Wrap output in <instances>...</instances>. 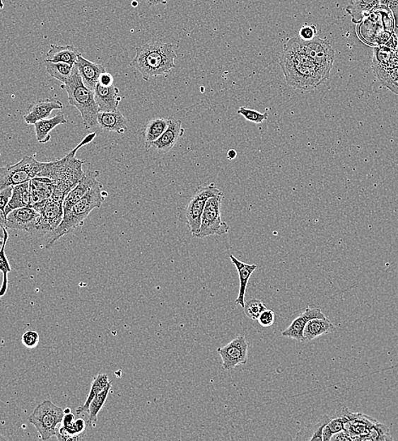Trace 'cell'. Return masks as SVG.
<instances>
[{
	"mask_svg": "<svg viewBox=\"0 0 398 441\" xmlns=\"http://www.w3.org/2000/svg\"><path fill=\"white\" fill-rule=\"evenodd\" d=\"M169 123L170 118H153L147 122L143 130V138L146 151L152 148L153 144L164 134Z\"/></svg>",
	"mask_w": 398,
	"mask_h": 441,
	"instance_id": "27",
	"label": "cell"
},
{
	"mask_svg": "<svg viewBox=\"0 0 398 441\" xmlns=\"http://www.w3.org/2000/svg\"><path fill=\"white\" fill-rule=\"evenodd\" d=\"M348 421L344 413V406L342 408V413L337 417L329 419L327 425L324 426L323 430V441L331 440L332 435L344 430L345 423Z\"/></svg>",
	"mask_w": 398,
	"mask_h": 441,
	"instance_id": "37",
	"label": "cell"
},
{
	"mask_svg": "<svg viewBox=\"0 0 398 441\" xmlns=\"http://www.w3.org/2000/svg\"><path fill=\"white\" fill-rule=\"evenodd\" d=\"M184 134H185V130L182 127L181 120L170 118L168 127L160 138L153 144L152 147L156 148L160 153L169 152Z\"/></svg>",
	"mask_w": 398,
	"mask_h": 441,
	"instance_id": "19",
	"label": "cell"
},
{
	"mask_svg": "<svg viewBox=\"0 0 398 441\" xmlns=\"http://www.w3.org/2000/svg\"><path fill=\"white\" fill-rule=\"evenodd\" d=\"M75 65L78 67L79 74L86 86L93 91L98 83V79H100V75L106 71L105 67L88 61L81 54Z\"/></svg>",
	"mask_w": 398,
	"mask_h": 441,
	"instance_id": "22",
	"label": "cell"
},
{
	"mask_svg": "<svg viewBox=\"0 0 398 441\" xmlns=\"http://www.w3.org/2000/svg\"><path fill=\"white\" fill-rule=\"evenodd\" d=\"M257 321H258L261 326L264 328L271 327L276 321L275 312L271 309H267H267L263 311L262 314L259 315V319H257Z\"/></svg>",
	"mask_w": 398,
	"mask_h": 441,
	"instance_id": "41",
	"label": "cell"
},
{
	"mask_svg": "<svg viewBox=\"0 0 398 441\" xmlns=\"http://www.w3.org/2000/svg\"><path fill=\"white\" fill-rule=\"evenodd\" d=\"M291 40L329 76L335 62V50L327 40L315 37L311 40H303L299 37H294Z\"/></svg>",
	"mask_w": 398,
	"mask_h": 441,
	"instance_id": "9",
	"label": "cell"
},
{
	"mask_svg": "<svg viewBox=\"0 0 398 441\" xmlns=\"http://www.w3.org/2000/svg\"><path fill=\"white\" fill-rule=\"evenodd\" d=\"M80 52L74 45H51L45 61L64 62L75 65Z\"/></svg>",
	"mask_w": 398,
	"mask_h": 441,
	"instance_id": "26",
	"label": "cell"
},
{
	"mask_svg": "<svg viewBox=\"0 0 398 441\" xmlns=\"http://www.w3.org/2000/svg\"><path fill=\"white\" fill-rule=\"evenodd\" d=\"M98 171L88 170L85 172L83 178H81L79 183L72 188L64 200L63 209L65 214L69 212L76 202L83 198V196L92 190L93 187L98 183L97 178L100 175Z\"/></svg>",
	"mask_w": 398,
	"mask_h": 441,
	"instance_id": "17",
	"label": "cell"
},
{
	"mask_svg": "<svg viewBox=\"0 0 398 441\" xmlns=\"http://www.w3.org/2000/svg\"><path fill=\"white\" fill-rule=\"evenodd\" d=\"M12 192V186L4 188V190L0 191V211L4 212V210H6L8 201H10L11 198Z\"/></svg>",
	"mask_w": 398,
	"mask_h": 441,
	"instance_id": "43",
	"label": "cell"
},
{
	"mask_svg": "<svg viewBox=\"0 0 398 441\" xmlns=\"http://www.w3.org/2000/svg\"><path fill=\"white\" fill-rule=\"evenodd\" d=\"M224 194L209 199L205 205L199 233L196 238L204 239L212 235H223L229 233L230 227L221 219V202Z\"/></svg>",
	"mask_w": 398,
	"mask_h": 441,
	"instance_id": "11",
	"label": "cell"
},
{
	"mask_svg": "<svg viewBox=\"0 0 398 441\" xmlns=\"http://www.w3.org/2000/svg\"><path fill=\"white\" fill-rule=\"evenodd\" d=\"M30 205H31V193L29 182L19 184L13 187L11 198L4 210V215L7 216L13 210L28 207Z\"/></svg>",
	"mask_w": 398,
	"mask_h": 441,
	"instance_id": "31",
	"label": "cell"
},
{
	"mask_svg": "<svg viewBox=\"0 0 398 441\" xmlns=\"http://www.w3.org/2000/svg\"><path fill=\"white\" fill-rule=\"evenodd\" d=\"M46 70L52 78L57 79L62 84L70 78L74 66L64 62L45 61Z\"/></svg>",
	"mask_w": 398,
	"mask_h": 441,
	"instance_id": "35",
	"label": "cell"
},
{
	"mask_svg": "<svg viewBox=\"0 0 398 441\" xmlns=\"http://www.w3.org/2000/svg\"><path fill=\"white\" fill-rule=\"evenodd\" d=\"M317 30L315 25H303L299 31V38L303 40H311L316 37Z\"/></svg>",
	"mask_w": 398,
	"mask_h": 441,
	"instance_id": "42",
	"label": "cell"
},
{
	"mask_svg": "<svg viewBox=\"0 0 398 441\" xmlns=\"http://www.w3.org/2000/svg\"><path fill=\"white\" fill-rule=\"evenodd\" d=\"M101 85V86L104 87H110L114 85V78L113 76L109 74V72H104L98 79V83Z\"/></svg>",
	"mask_w": 398,
	"mask_h": 441,
	"instance_id": "44",
	"label": "cell"
},
{
	"mask_svg": "<svg viewBox=\"0 0 398 441\" xmlns=\"http://www.w3.org/2000/svg\"><path fill=\"white\" fill-rule=\"evenodd\" d=\"M331 440H335V441H345V440H353L352 438L350 437V435H349L348 432L345 431L344 430L339 432V433H336L335 435H332V437L331 439Z\"/></svg>",
	"mask_w": 398,
	"mask_h": 441,
	"instance_id": "46",
	"label": "cell"
},
{
	"mask_svg": "<svg viewBox=\"0 0 398 441\" xmlns=\"http://www.w3.org/2000/svg\"><path fill=\"white\" fill-rule=\"evenodd\" d=\"M6 216L4 215V212L2 211H0V224H2L4 226L6 225Z\"/></svg>",
	"mask_w": 398,
	"mask_h": 441,
	"instance_id": "50",
	"label": "cell"
},
{
	"mask_svg": "<svg viewBox=\"0 0 398 441\" xmlns=\"http://www.w3.org/2000/svg\"><path fill=\"white\" fill-rule=\"evenodd\" d=\"M93 92L94 98H95L100 111H115L117 110L122 97L119 96V89L115 85L110 87H104L98 84Z\"/></svg>",
	"mask_w": 398,
	"mask_h": 441,
	"instance_id": "21",
	"label": "cell"
},
{
	"mask_svg": "<svg viewBox=\"0 0 398 441\" xmlns=\"http://www.w3.org/2000/svg\"><path fill=\"white\" fill-rule=\"evenodd\" d=\"M358 36L365 44L377 47L386 44L395 33L396 21L392 11L384 6H379L358 23Z\"/></svg>",
	"mask_w": 398,
	"mask_h": 441,
	"instance_id": "5",
	"label": "cell"
},
{
	"mask_svg": "<svg viewBox=\"0 0 398 441\" xmlns=\"http://www.w3.org/2000/svg\"><path fill=\"white\" fill-rule=\"evenodd\" d=\"M380 4V0H350L345 11L352 17L353 23L358 24Z\"/></svg>",
	"mask_w": 398,
	"mask_h": 441,
	"instance_id": "28",
	"label": "cell"
},
{
	"mask_svg": "<svg viewBox=\"0 0 398 441\" xmlns=\"http://www.w3.org/2000/svg\"><path fill=\"white\" fill-rule=\"evenodd\" d=\"M324 318H327V316H324L322 311L319 309V308L309 306L303 314L294 319L293 322L290 324V326L281 333V336L291 338V339L295 340L305 342L303 331H305L307 323L310 319Z\"/></svg>",
	"mask_w": 398,
	"mask_h": 441,
	"instance_id": "18",
	"label": "cell"
},
{
	"mask_svg": "<svg viewBox=\"0 0 398 441\" xmlns=\"http://www.w3.org/2000/svg\"><path fill=\"white\" fill-rule=\"evenodd\" d=\"M147 1L149 4L156 6V4H165L167 1H168V0H147Z\"/></svg>",
	"mask_w": 398,
	"mask_h": 441,
	"instance_id": "49",
	"label": "cell"
},
{
	"mask_svg": "<svg viewBox=\"0 0 398 441\" xmlns=\"http://www.w3.org/2000/svg\"><path fill=\"white\" fill-rule=\"evenodd\" d=\"M67 119L63 113H58L52 118H46L34 124L38 143L46 144L51 139L50 132L62 124H66Z\"/></svg>",
	"mask_w": 398,
	"mask_h": 441,
	"instance_id": "29",
	"label": "cell"
},
{
	"mask_svg": "<svg viewBox=\"0 0 398 441\" xmlns=\"http://www.w3.org/2000/svg\"><path fill=\"white\" fill-rule=\"evenodd\" d=\"M2 440H6V438L4 437L2 435H0V441H2Z\"/></svg>",
	"mask_w": 398,
	"mask_h": 441,
	"instance_id": "53",
	"label": "cell"
},
{
	"mask_svg": "<svg viewBox=\"0 0 398 441\" xmlns=\"http://www.w3.org/2000/svg\"><path fill=\"white\" fill-rule=\"evenodd\" d=\"M230 260H232L233 264L238 270L240 280L238 297L235 302H236L237 305L244 307L245 306V293L248 281H250L252 274L257 269V265L244 263L235 258L233 255L230 256Z\"/></svg>",
	"mask_w": 398,
	"mask_h": 441,
	"instance_id": "25",
	"label": "cell"
},
{
	"mask_svg": "<svg viewBox=\"0 0 398 441\" xmlns=\"http://www.w3.org/2000/svg\"><path fill=\"white\" fill-rule=\"evenodd\" d=\"M280 66L288 86L305 90L315 89L329 79V76L298 50L289 40L286 42L280 57Z\"/></svg>",
	"mask_w": 398,
	"mask_h": 441,
	"instance_id": "1",
	"label": "cell"
},
{
	"mask_svg": "<svg viewBox=\"0 0 398 441\" xmlns=\"http://www.w3.org/2000/svg\"><path fill=\"white\" fill-rule=\"evenodd\" d=\"M8 234L6 228L4 229V238L1 249H0V272L3 273V284L0 288V298L3 297L7 292L8 289V274L11 272V267L6 254V246L7 245Z\"/></svg>",
	"mask_w": 398,
	"mask_h": 441,
	"instance_id": "36",
	"label": "cell"
},
{
	"mask_svg": "<svg viewBox=\"0 0 398 441\" xmlns=\"http://www.w3.org/2000/svg\"><path fill=\"white\" fill-rule=\"evenodd\" d=\"M380 6H386L392 13H398V0H380Z\"/></svg>",
	"mask_w": 398,
	"mask_h": 441,
	"instance_id": "45",
	"label": "cell"
},
{
	"mask_svg": "<svg viewBox=\"0 0 398 441\" xmlns=\"http://www.w3.org/2000/svg\"><path fill=\"white\" fill-rule=\"evenodd\" d=\"M64 413H71V410L70 408H67L66 410L64 411Z\"/></svg>",
	"mask_w": 398,
	"mask_h": 441,
	"instance_id": "51",
	"label": "cell"
},
{
	"mask_svg": "<svg viewBox=\"0 0 398 441\" xmlns=\"http://www.w3.org/2000/svg\"><path fill=\"white\" fill-rule=\"evenodd\" d=\"M373 70L384 86L398 96V47L386 65Z\"/></svg>",
	"mask_w": 398,
	"mask_h": 441,
	"instance_id": "23",
	"label": "cell"
},
{
	"mask_svg": "<svg viewBox=\"0 0 398 441\" xmlns=\"http://www.w3.org/2000/svg\"><path fill=\"white\" fill-rule=\"evenodd\" d=\"M44 166V162L37 161L32 156H24L15 165L0 168V191L7 187H14L29 182L37 176Z\"/></svg>",
	"mask_w": 398,
	"mask_h": 441,
	"instance_id": "8",
	"label": "cell"
},
{
	"mask_svg": "<svg viewBox=\"0 0 398 441\" xmlns=\"http://www.w3.org/2000/svg\"><path fill=\"white\" fill-rule=\"evenodd\" d=\"M238 113L242 115L248 122L255 124L262 123L268 118L267 110L264 113H260L255 110L248 109L246 107H240Z\"/></svg>",
	"mask_w": 398,
	"mask_h": 441,
	"instance_id": "39",
	"label": "cell"
},
{
	"mask_svg": "<svg viewBox=\"0 0 398 441\" xmlns=\"http://www.w3.org/2000/svg\"><path fill=\"white\" fill-rule=\"evenodd\" d=\"M62 102L55 98L38 100L30 105L24 115V121L29 125H34L38 121L48 118L54 110L63 109Z\"/></svg>",
	"mask_w": 398,
	"mask_h": 441,
	"instance_id": "16",
	"label": "cell"
},
{
	"mask_svg": "<svg viewBox=\"0 0 398 441\" xmlns=\"http://www.w3.org/2000/svg\"><path fill=\"white\" fill-rule=\"evenodd\" d=\"M177 41L165 38L152 40L136 48L131 66L139 70L145 81L158 76H168L177 57Z\"/></svg>",
	"mask_w": 398,
	"mask_h": 441,
	"instance_id": "3",
	"label": "cell"
},
{
	"mask_svg": "<svg viewBox=\"0 0 398 441\" xmlns=\"http://www.w3.org/2000/svg\"><path fill=\"white\" fill-rule=\"evenodd\" d=\"M223 194L215 184L211 183L207 186H200L197 188L194 195L184 210L181 215V219L189 227L192 236H196L199 233L201 225V217L205 205L209 199L218 195Z\"/></svg>",
	"mask_w": 398,
	"mask_h": 441,
	"instance_id": "10",
	"label": "cell"
},
{
	"mask_svg": "<svg viewBox=\"0 0 398 441\" xmlns=\"http://www.w3.org/2000/svg\"><path fill=\"white\" fill-rule=\"evenodd\" d=\"M329 421V417L324 416L323 418H321L317 423H314V425L305 426L300 432H299L296 440L323 441V430Z\"/></svg>",
	"mask_w": 398,
	"mask_h": 441,
	"instance_id": "33",
	"label": "cell"
},
{
	"mask_svg": "<svg viewBox=\"0 0 398 441\" xmlns=\"http://www.w3.org/2000/svg\"><path fill=\"white\" fill-rule=\"evenodd\" d=\"M110 383V381L109 380L108 376L105 374H98L95 378L93 379L91 389H90L87 400H86L83 406H81L80 408L76 410V413L81 414L83 413H88L89 406L91 404L94 397H95L98 393L101 392Z\"/></svg>",
	"mask_w": 398,
	"mask_h": 441,
	"instance_id": "34",
	"label": "cell"
},
{
	"mask_svg": "<svg viewBox=\"0 0 398 441\" xmlns=\"http://www.w3.org/2000/svg\"><path fill=\"white\" fill-rule=\"evenodd\" d=\"M95 137L96 132H92V134L86 136L78 147L72 149L61 160L44 162V166L37 177H45L52 180L54 190L49 198L51 200L63 203L66 195L83 178L84 161L78 159L76 157V154L80 148L91 143Z\"/></svg>",
	"mask_w": 398,
	"mask_h": 441,
	"instance_id": "2",
	"label": "cell"
},
{
	"mask_svg": "<svg viewBox=\"0 0 398 441\" xmlns=\"http://www.w3.org/2000/svg\"><path fill=\"white\" fill-rule=\"evenodd\" d=\"M3 8H4V4L2 2V0H0V10H2Z\"/></svg>",
	"mask_w": 398,
	"mask_h": 441,
	"instance_id": "52",
	"label": "cell"
},
{
	"mask_svg": "<svg viewBox=\"0 0 398 441\" xmlns=\"http://www.w3.org/2000/svg\"><path fill=\"white\" fill-rule=\"evenodd\" d=\"M98 126L102 130L124 134L128 130L127 120L119 110L115 111H100L98 113Z\"/></svg>",
	"mask_w": 398,
	"mask_h": 441,
	"instance_id": "20",
	"label": "cell"
},
{
	"mask_svg": "<svg viewBox=\"0 0 398 441\" xmlns=\"http://www.w3.org/2000/svg\"><path fill=\"white\" fill-rule=\"evenodd\" d=\"M222 359V368L232 370L238 365L247 362L248 343L245 336H241L230 342L224 348L217 349Z\"/></svg>",
	"mask_w": 398,
	"mask_h": 441,
	"instance_id": "13",
	"label": "cell"
},
{
	"mask_svg": "<svg viewBox=\"0 0 398 441\" xmlns=\"http://www.w3.org/2000/svg\"><path fill=\"white\" fill-rule=\"evenodd\" d=\"M4 229H6V227H4L2 224H0V247L2 246L4 242Z\"/></svg>",
	"mask_w": 398,
	"mask_h": 441,
	"instance_id": "48",
	"label": "cell"
},
{
	"mask_svg": "<svg viewBox=\"0 0 398 441\" xmlns=\"http://www.w3.org/2000/svg\"><path fill=\"white\" fill-rule=\"evenodd\" d=\"M102 183L98 181L87 195L72 205L69 212L64 215L62 224L54 231L46 249L52 247L64 235L83 225L93 210L101 207L106 196L108 195V193L102 190Z\"/></svg>",
	"mask_w": 398,
	"mask_h": 441,
	"instance_id": "4",
	"label": "cell"
},
{
	"mask_svg": "<svg viewBox=\"0 0 398 441\" xmlns=\"http://www.w3.org/2000/svg\"><path fill=\"white\" fill-rule=\"evenodd\" d=\"M237 156L238 152L236 151V149H230V151L228 152V159L229 161L236 159Z\"/></svg>",
	"mask_w": 398,
	"mask_h": 441,
	"instance_id": "47",
	"label": "cell"
},
{
	"mask_svg": "<svg viewBox=\"0 0 398 441\" xmlns=\"http://www.w3.org/2000/svg\"><path fill=\"white\" fill-rule=\"evenodd\" d=\"M29 187L31 193L30 207L49 200L54 190L52 180L45 177H35L30 180Z\"/></svg>",
	"mask_w": 398,
	"mask_h": 441,
	"instance_id": "24",
	"label": "cell"
},
{
	"mask_svg": "<svg viewBox=\"0 0 398 441\" xmlns=\"http://www.w3.org/2000/svg\"><path fill=\"white\" fill-rule=\"evenodd\" d=\"M62 88L68 94L69 104L79 110L85 127L91 130L98 127L97 117L100 110L94 98V92L86 86L76 65L70 78L62 85Z\"/></svg>",
	"mask_w": 398,
	"mask_h": 441,
	"instance_id": "6",
	"label": "cell"
},
{
	"mask_svg": "<svg viewBox=\"0 0 398 441\" xmlns=\"http://www.w3.org/2000/svg\"><path fill=\"white\" fill-rule=\"evenodd\" d=\"M344 413L348 418L344 430L348 432L353 440H367L368 435L376 425L375 419L362 413H353L344 406Z\"/></svg>",
	"mask_w": 398,
	"mask_h": 441,
	"instance_id": "15",
	"label": "cell"
},
{
	"mask_svg": "<svg viewBox=\"0 0 398 441\" xmlns=\"http://www.w3.org/2000/svg\"><path fill=\"white\" fill-rule=\"evenodd\" d=\"M111 387H112V382H110L101 392L98 393V395L94 397L91 404H90L88 411L89 418L87 423L88 427L93 428L96 426L98 414L100 413L103 406L105 404Z\"/></svg>",
	"mask_w": 398,
	"mask_h": 441,
	"instance_id": "32",
	"label": "cell"
},
{
	"mask_svg": "<svg viewBox=\"0 0 398 441\" xmlns=\"http://www.w3.org/2000/svg\"><path fill=\"white\" fill-rule=\"evenodd\" d=\"M40 218V212L33 207L16 209L8 214L4 226L6 229L25 231L34 234Z\"/></svg>",
	"mask_w": 398,
	"mask_h": 441,
	"instance_id": "14",
	"label": "cell"
},
{
	"mask_svg": "<svg viewBox=\"0 0 398 441\" xmlns=\"http://www.w3.org/2000/svg\"><path fill=\"white\" fill-rule=\"evenodd\" d=\"M64 410L52 401L45 400L34 409L28 421L36 428L42 440H48L57 435L58 425L63 421Z\"/></svg>",
	"mask_w": 398,
	"mask_h": 441,
	"instance_id": "7",
	"label": "cell"
},
{
	"mask_svg": "<svg viewBox=\"0 0 398 441\" xmlns=\"http://www.w3.org/2000/svg\"><path fill=\"white\" fill-rule=\"evenodd\" d=\"M336 331V327L328 319H313L307 323L303 331L305 342H309L321 336L327 335Z\"/></svg>",
	"mask_w": 398,
	"mask_h": 441,
	"instance_id": "30",
	"label": "cell"
},
{
	"mask_svg": "<svg viewBox=\"0 0 398 441\" xmlns=\"http://www.w3.org/2000/svg\"><path fill=\"white\" fill-rule=\"evenodd\" d=\"M40 338L38 333L33 331H30L24 333L23 338H21V342L28 349L36 348L38 343H40Z\"/></svg>",
	"mask_w": 398,
	"mask_h": 441,
	"instance_id": "40",
	"label": "cell"
},
{
	"mask_svg": "<svg viewBox=\"0 0 398 441\" xmlns=\"http://www.w3.org/2000/svg\"><path fill=\"white\" fill-rule=\"evenodd\" d=\"M33 208L40 212V218L35 230V235H45L54 232L62 224L64 212L63 203L47 200L45 202L34 205Z\"/></svg>",
	"mask_w": 398,
	"mask_h": 441,
	"instance_id": "12",
	"label": "cell"
},
{
	"mask_svg": "<svg viewBox=\"0 0 398 441\" xmlns=\"http://www.w3.org/2000/svg\"><path fill=\"white\" fill-rule=\"evenodd\" d=\"M243 308L247 316L252 320L258 319L262 311L267 309L264 304L256 299H252L245 302V306Z\"/></svg>",
	"mask_w": 398,
	"mask_h": 441,
	"instance_id": "38",
	"label": "cell"
}]
</instances>
